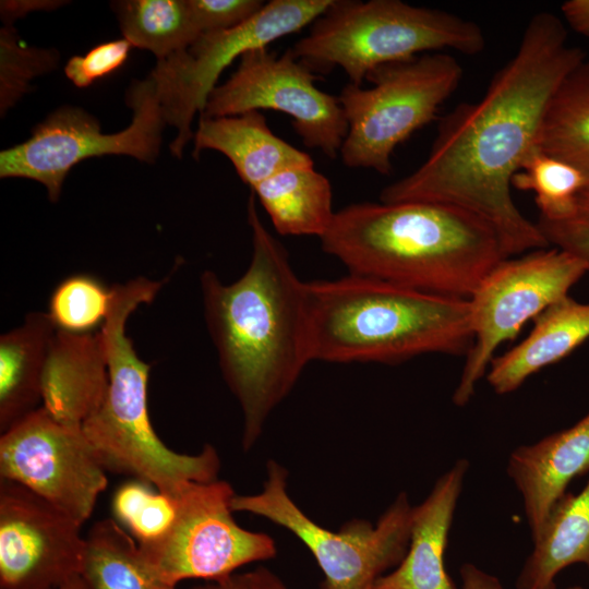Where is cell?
Here are the masks:
<instances>
[{
	"mask_svg": "<svg viewBox=\"0 0 589 589\" xmlns=\"http://www.w3.org/2000/svg\"><path fill=\"white\" fill-rule=\"evenodd\" d=\"M585 57L567 44L560 17L538 12L515 55L494 74L483 97L461 103L438 123L426 159L385 187L380 202H431L468 211L496 231L510 257L549 247L516 206L512 179L538 140L549 103Z\"/></svg>",
	"mask_w": 589,
	"mask_h": 589,
	"instance_id": "6da1fadb",
	"label": "cell"
},
{
	"mask_svg": "<svg viewBox=\"0 0 589 589\" xmlns=\"http://www.w3.org/2000/svg\"><path fill=\"white\" fill-rule=\"evenodd\" d=\"M247 209L253 252L244 274L231 284L212 271L200 277L205 323L243 414L244 450L313 361L306 283L262 223L252 191Z\"/></svg>",
	"mask_w": 589,
	"mask_h": 589,
	"instance_id": "7a4b0ae2",
	"label": "cell"
},
{
	"mask_svg": "<svg viewBox=\"0 0 589 589\" xmlns=\"http://www.w3.org/2000/svg\"><path fill=\"white\" fill-rule=\"evenodd\" d=\"M321 243L351 274L461 299L508 257L485 220L431 202L345 206L335 212Z\"/></svg>",
	"mask_w": 589,
	"mask_h": 589,
	"instance_id": "3957f363",
	"label": "cell"
},
{
	"mask_svg": "<svg viewBox=\"0 0 589 589\" xmlns=\"http://www.w3.org/2000/svg\"><path fill=\"white\" fill-rule=\"evenodd\" d=\"M312 360L400 363L417 356H467L468 299L349 273L306 283Z\"/></svg>",
	"mask_w": 589,
	"mask_h": 589,
	"instance_id": "277c9868",
	"label": "cell"
},
{
	"mask_svg": "<svg viewBox=\"0 0 589 589\" xmlns=\"http://www.w3.org/2000/svg\"><path fill=\"white\" fill-rule=\"evenodd\" d=\"M164 284L136 277L112 286L111 310L100 327L109 383L100 406L84 421L82 430L106 471L131 476L163 494L176 496L189 482L218 479L220 459L209 444L196 455L170 449L149 419L151 364L137 356L125 326L141 304L153 302Z\"/></svg>",
	"mask_w": 589,
	"mask_h": 589,
	"instance_id": "5b68a950",
	"label": "cell"
},
{
	"mask_svg": "<svg viewBox=\"0 0 589 589\" xmlns=\"http://www.w3.org/2000/svg\"><path fill=\"white\" fill-rule=\"evenodd\" d=\"M484 47L479 24L446 11L400 0H333L290 49L312 72L339 67L362 85L384 64L442 49L474 56Z\"/></svg>",
	"mask_w": 589,
	"mask_h": 589,
	"instance_id": "8992f818",
	"label": "cell"
},
{
	"mask_svg": "<svg viewBox=\"0 0 589 589\" xmlns=\"http://www.w3.org/2000/svg\"><path fill=\"white\" fill-rule=\"evenodd\" d=\"M461 77L452 55L428 52L374 69L371 87L346 84L337 96L348 124L344 165L389 175L396 147L436 118Z\"/></svg>",
	"mask_w": 589,
	"mask_h": 589,
	"instance_id": "52a82bcc",
	"label": "cell"
},
{
	"mask_svg": "<svg viewBox=\"0 0 589 589\" xmlns=\"http://www.w3.org/2000/svg\"><path fill=\"white\" fill-rule=\"evenodd\" d=\"M266 473L262 491L236 494L231 508L264 517L298 538L324 575L318 589H373L405 557L413 512L407 493H399L375 525L356 519L333 531L309 518L290 497L283 466L269 460Z\"/></svg>",
	"mask_w": 589,
	"mask_h": 589,
	"instance_id": "ba28073f",
	"label": "cell"
},
{
	"mask_svg": "<svg viewBox=\"0 0 589 589\" xmlns=\"http://www.w3.org/2000/svg\"><path fill=\"white\" fill-rule=\"evenodd\" d=\"M127 103L130 125L104 133L98 120L84 109L65 106L37 124L25 142L0 153L1 178H25L41 183L57 202L70 170L91 157L125 155L153 164L159 155L167 125L153 81L134 82Z\"/></svg>",
	"mask_w": 589,
	"mask_h": 589,
	"instance_id": "9c48e42d",
	"label": "cell"
},
{
	"mask_svg": "<svg viewBox=\"0 0 589 589\" xmlns=\"http://www.w3.org/2000/svg\"><path fill=\"white\" fill-rule=\"evenodd\" d=\"M587 272L581 261L554 247L497 263L468 299L473 344L453 393V404L465 407L497 348L516 338L528 321L567 296Z\"/></svg>",
	"mask_w": 589,
	"mask_h": 589,
	"instance_id": "30bf717a",
	"label": "cell"
},
{
	"mask_svg": "<svg viewBox=\"0 0 589 589\" xmlns=\"http://www.w3.org/2000/svg\"><path fill=\"white\" fill-rule=\"evenodd\" d=\"M333 0H272L245 23L207 32L187 49L157 61L153 81L166 123L177 130L171 153L181 157L193 139L192 121L204 111L220 74L244 53L311 25Z\"/></svg>",
	"mask_w": 589,
	"mask_h": 589,
	"instance_id": "8fae6325",
	"label": "cell"
},
{
	"mask_svg": "<svg viewBox=\"0 0 589 589\" xmlns=\"http://www.w3.org/2000/svg\"><path fill=\"white\" fill-rule=\"evenodd\" d=\"M236 495L223 480L190 482L176 495V515L163 537L139 545L157 574L169 585L185 579L223 580L240 567L272 560L274 539L237 524L231 508Z\"/></svg>",
	"mask_w": 589,
	"mask_h": 589,
	"instance_id": "7c38bea8",
	"label": "cell"
},
{
	"mask_svg": "<svg viewBox=\"0 0 589 589\" xmlns=\"http://www.w3.org/2000/svg\"><path fill=\"white\" fill-rule=\"evenodd\" d=\"M317 76L288 49L280 56L266 48L244 53L236 71L209 94L203 117L236 116L253 110L286 113L303 144L334 159L348 124L338 100L320 89Z\"/></svg>",
	"mask_w": 589,
	"mask_h": 589,
	"instance_id": "4fadbf2b",
	"label": "cell"
},
{
	"mask_svg": "<svg viewBox=\"0 0 589 589\" xmlns=\"http://www.w3.org/2000/svg\"><path fill=\"white\" fill-rule=\"evenodd\" d=\"M106 470L82 426L52 418L44 407L0 437V478L32 491L82 526L106 490Z\"/></svg>",
	"mask_w": 589,
	"mask_h": 589,
	"instance_id": "5bb4252c",
	"label": "cell"
},
{
	"mask_svg": "<svg viewBox=\"0 0 589 589\" xmlns=\"http://www.w3.org/2000/svg\"><path fill=\"white\" fill-rule=\"evenodd\" d=\"M80 530L32 491L0 479V589H53L81 575Z\"/></svg>",
	"mask_w": 589,
	"mask_h": 589,
	"instance_id": "9a60e30c",
	"label": "cell"
},
{
	"mask_svg": "<svg viewBox=\"0 0 589 589\" xmlns=\"http://www.w3.org/2000/svg\"><path fill=\"white\" fill-rule=\"evenodd\" d=\"M589 471V411L576 423L516 447L506 473L520 494L533 540L569 483Z\"/></svg>",
	"mask_w": 589,
	"mask_h": 589,
	"instance_id": "2e32d148",
	"label": "cell"
},
{
	"mask_svg": "<svg viewBox=\"0 0 589 589\" xmlns=\"http://www.w3.org/2000/svg\"><path fill=\"white\" fill-rule=\"evenodd\" d=\"M468 469L467 459L456 460L437 478L423 502L413 506L407 553L373 589H457L444 557Z\"/></svg>",
	"mask_w": 589,
	"mask_h": 589,
	"instance_id": "e0dca14e",
	"label": "cell"
},
{
	"mask_svg": "<svg viewBox=\"0 0 589 589\" xmlns=\"http://www.w3.org/2000/svg\"><path fill=\"white\" fill-rule=\"evenodd\" d=\"M108 383L101 332L75 334L56 329L45 362L40 406L59 422L82 426L100 406Z\"/></svg>",
	"mask_w": 589,
	"mask_h": 589,
	"instance_id": "ac0fdd59",
	"label": "cell"
},
{
	"mask_svg": "<svg viewBox=\"0 0 589 589\" xmlns=\"http://www.w3.org/2000/svg\"><path fill=\"white\" fill-rule=\"evenodd\" d=\"M193 141L194 158L204 149L224 154L251 189L288 168L314 164L306 153L277 136L257 110L227 117L200 116Z\"/></svg>",
	"mask_w": 589,
	"mask_h": 589,
	"instance_id": "d6986e66",
	"label": "cell"
},
{
	"mask_svg": "<svg viewBox=\"0 0 589 589\" xmlns=\"http://www.w3.org/2000/svg\"><path fill=\"white\" fill-rule=\"evenodd\" d=\"M589 339V302L568 294L533 320V328L517 346L495 357L485 374L493 392L506 395L528 377L561 361Z\"/></svg>",
	"mask_w": 589,
	"mask_h": 589,
	"instance_id": "ffe728a7",
	"label": "cell"
},
{
	"mask_svg": "<svg viewBox=\"0 0 589 589\" xmlns=\"http://www.w3.org/2000/svg\"><path fill=\"white\" fill-rule=\"evenodd\" d=\"M56 327L47 312H31L0 337V430L5 432L41 402L45 362Z\"/></svg>",
	"mask_w": 589,
	"mask_h": 589,
	"instance_id": "44dd1931",
	"label": "cell"
},
{
	"mask_svg": "<svg viewBox=\"0 0 589 589\" xmlns=\"http://www.w3.org/2000/svg\"><path fill=\"white\" fill-rule=\"evenodd\" d=\"M574 564L589 569V481L577 494L566 493L555 504L532 540L516 589H556L557 575Z\"/></svg>",
	"mask_w": 589,
	"mask_h": 589,
	"instance_id": "7402d4cb",
	"label": "cell"
},
{
	"mask_svg": "<svg viewBox=\"0 0 589 589\" xmlns=\"http://www.w3.org/2000/svg\"><path fill=\"white\" fill-rule=\"evenodd\" d=\"M251 191L281 236L321 239L335 216L330 182L314 164L283 170Z\"/></svg>",
	"mask_w": 589,
	"mask_h": 589,
	"instance_id": "603a6c76",
	"label": "cell"
},
{
	"mask_svg": "<svg viewBox=\"0 0 589 589\" xmlns=\"http://www.w3.org/2000/svg\"><path fill=\"white\" fill-rule=\"evenodd\" d=\"M85 541L81 577L88 589H177L157 574L118 521L95 522Z\"/></svg>",
	"mask_w": 589,
	"mask_h": 589,
	"instance_id": "cb8c5ba5",
	"label": "cell"
},
{
	"mask_svg": "<svg viewBox=\"0 0 589 589\" xmlns=\"http://www.w3.org/2000/svg\"><path fill=\"white\" fill-rule=\"evenodd\" d=\"M538 147L577 168L589 188V59L576 65L554 92Z\"/></svg>",
	"mask_w": 589,
	"mask_h": 589,
	"instance_id": "d4e9b609",
	"label": "cell"
},
{
	"mask_svg": "<svg viewBox=\"0 0 589 589\" xmlns=\"http://www.w3.org/2000/svg\"><path fill=\"white\" fill-rule=\"evenodd\" d=\"M112 9L123 38L157 61L187 49L202 34L188 0H122L112 2Z\"/></svg>",
	"mask_w": 589,
	"mask_h": 589,
	"instance_id": "484cf974",
	"label": "cell"
},
{
	"mask_svg": "<svg viewBox=\"0 0 589 589\" xmlns=\"http://www.w3.org/2000/svg\"><path fill=\"white\" fill-rule=\"evenodd\" d=\"M587 185L577 168L539 147L527 156L512 179V188L533 192L539 218L548 220L566 217Z\"/></svg>",
	"mask_w": 589,
	"mask_h": 589,
	"instance_id": "4316f807",
	"label": "cell"
},
{
	"mask_svg": "<svg viewBox=\"0 0 589 589\" xmlns=\"http://www.w3.org/2000/svg\"><path fill=\"white\" fill-rule=\"evenodd\" d=\"M112 287L87 274L64 278L52 291L48 316L56 329L84 334L101 327L111 310Z\"/></svg>",
	"mask_w": 589,
	"mask_h": 589,
	"instance_id": "83f0119b",
	"label": "cell"
},
{
	"mask_svg": "<svg viewBox=\"0 0 589 589\" xmlns=\"http://www.w3.org/2000/svg\"><path fill=\"white\" fill-rule=\"evenodd\" d=\"M176 507V496L163 494L140 480L123 483L112 497L117 521L139 545L154 542L165 534L175 518Z\"/></svg>",
	"mask_w": 589,
	"mask_h": 589,
	"instance_id": "f1b7e54d",
	"label": "cell"
},
{
	"mask_svg": "<svg viewBox=\"0 0 589 589\" xmlns=\"http://www.w3.org/2000/svg\"><path fill=\"white\" fill-rule=\"evenodd\" d=\"M0 110L5 113L29 91V82L56 68L59 55L53 49L29 48L7 24L0 34Z\"/></svg>",
	"mask_w": 589,
	"mask_h": 589,
	"instance_id": "f546056e",
	"label": "cell"
},
{
	"mask_svg": "<svg viewBox=\"0 0 589 589\" xmlns=\"http://www.w3.org/2000/svg\"><path fill=\"white\" fill-rule=\"evenodd\" d=\"M536 224L549 245L574 255L589 271V188L579 193L566 217L557 220L538 217Z\"/></svg>",
	"mask_w": 589,
	"mask_h": 589,
	"instance_id": "4dcf8cb0",
	"label": "cell"
},
{
	"mask_svg": "<svg viewBox=\"0 0 589 589\" xmlns=\"http://www.w3.org/2000/svg\"><path fill=\"white\" fill-rule=\"evenodd\" d=\"M132 47L124 38L99 44L83 56L70 58L64 68L65 76L76 87L85 88L120 69Z\"/></svg>",
	"mask_w": 589,
	"mask_h": 589,
	"instance_id": "1f68e13d",
	"label": "cell"
},
{
	"mask_svg": "<svg viewBox=\"0 0 589 589\" xmlns=\"http://www.w3.org/2000/svg\"><path fill=\"white\" fill-rule=\"evenodd\" d=\"M264 4L261 0H188L202 34L237 27L253 17Z\"/></svg>",
	"mask_w": 589,
	"mask_h": 589,
	"instance_id": "d6a6232c",
	"label": "cell"
},
{
	"mask_svg": "<svg viewBox=\"0 0 589 589\" xmlns=\"http://www.w3.org/2000/svg\"><path fill=\"white\" fill-rule=\"evenodd\" d=\"M461 589H505L501 580L472 563L459 567Z\"/></svg>",
	"mask_w": 589,
	"mask_h": 589,
	"instance_id": "836d02e7",
	"label": "cell"
},
{
	"mask_svg": "<svg viewBox=\"0 0 589 589\" xmlns=\"http://www.w3.org/2000/svg\"><path fill=\"white\" fill-rule=\"evenodd\" d=\"M561 11L573 31L589 37V0L565 1Z\"/></svg>",
	"mask_w": 589,
	"mask_h": 589,
	"instance_id": "e575fe53",
	"label": "cell"
},
{
	"mask_svg": "<svg viewBox=\"0 0 589 589\" xmlns=\"http://www.w3.org/2000/svg\"><path fill=\"white\" fill-rule=\"evenodd\" d=\"M248 589H288L278 576L265 567L244 573Z\"/></svg>",
	"mask_w": 589,
	"mask_h": 589,
	"instance_id": "d590c367",
	"label": "cell"
},
{
	"mask_svg": "<svg viewBox=\"0 0 589 589\" xmlns=\"http://www.w3.org/2000/svg\"><path fill=\"white\" fill-rule=\"evenodd\" d=\"M192 589H248V586L243 573L232 574L223 580L209 581L206 585L194 587Z\"/></svg>",
	"mask_w": 589,
	"mask_h": 589,
	"instance_id": "8d00e7d4",
	"label": "cell"
},
{
	"mask_svg": "<svg viewBox=\"0 0 589 589\" xmlns=\"http://www.w3.org/2000/svg\"><path fill=\"white\" fill-rule=\"evenodd\" d=\"M53 589H88L81 575L73 577L62 586Z\"/></svg>",
	"mask_w": 589,
	"mask_h": 589,
	"instance_id": "74e56055",
	"label": "cell"
},
{
	"mask_svg": "<svg viewBox=\"0 0 589 589\" xmlns=\"http://www.w3.org/2000/svg\"><path fill=\"white\" fill-rule=\"evenodd\" d=\"M567 589H584V588L580 587V586H573V587H569V588H567Z\"/></svg>",
	"mask_w": 589,
	"mask_h": 589,
	"instance_id": "f35d334b",
	"label": "cell"
}]
</instances>
